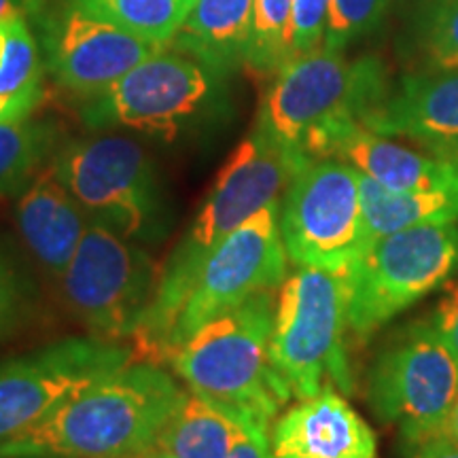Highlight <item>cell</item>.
I'll use <instances>...</instances> for the list:
<instances>
[{
	"instance_id": "9a60e30c",
	"label": "cell",
	"mask_w": 458,
	"mask_h": 458,
	"mask_svg": "<svg viewBox=\"0 0 458 458\" xmlns=\"http://www.w3.org/2000/svg\"><path fill=\"white\" fill-rule=\"evenodd\" d=\"M274 458H376L371 427L335 388L300 399L270 428Z\"/></svg>"
},
{
	"instance_id": "f1b7e54d",
	"label": "cell",
	"mask_w": 458,
	"mask_h": 458,
	"mask_svg": "<svg viewBox=\"0 0 458 458\" xmlns=\"http://www.w3.org/2000/svg\"><path fill=\"white\" fill-rule=\"evenodd\" d=\"M327 15L329 0H293L289 28L291 60L323 47L327 34Z\"/></svg>"
},
{
	"instance_id": "603a6c76",
	"label": "cell",
	"mask_w": 458,
	"mask_h": 458,
	"mask_svg": "<svg viewBox=\"0 0 458 458\" xmlns=\"http://www.w3.org/2000/svg\"><path fill=\"white\" fill-rule=\"evenodd\" d=\"M60 139V125L51 119L0 123V198H20L54 159Z\"/></svg>"
},
{
	"instance_id": "cb8c5ba5",
	"label": "cell",
	"mask_w": 458,
	"mask_h": 458,
	"mask_svg": "<svg viewBox=\"0 0 458 458\" xmlns=\"http://www.w3.org/2000/svg\"><path fill=\"white\" fill-rule=\"evenodd\" d=\"M89 13L147 41L170 45L196 0H71Z\"/></svg>"
},
{
	"instance_id": "4dcf8cb0",
	"label": "cell",
	"mask_w": 458,
	"mask_h": 458,
	"mask_svg": "<svg viewBox=\"0 0 458 458\" xmlns=\"http://www.w3.org/2000/svg\"><path fill=\"white\" fill-rule=\"evenodd\" d=\"M270 428L259 422H244L227 458H274Z\"/></svg>"
},
{
	"instance_id": "4316f807",
	"label": "cell",
	"mask_w": 458,
	"mask_h": 458,
	"mask_svg": "<svg viewBox=\"0 0 458 458\" xmlns=\"http://www.w3.org/2000/svg\"><path fill=\"white\" fill-rule=\"evenodd\" d=\"M420 45L428 72L458 71V0H428L422 13Z\"/></svg>"
},
{
	"instance_id": "1f68e13d",
	"label": "cell",
	"mask_w": 458,
	"mask_h": 458,
	"mask_svg": "<svg viewBox=\"0 0 458 458\" xmlns=\"http://www.w3.org/2000/svg\"><path fill=\"white\" fill-rule=\"evenodd\" d=\"M45 98L43 85L32 89L17 91V94H0V123L20 122L30 117Z\"/></svg>"
},
{
	"instance_id": "2e32d148",
	"label": "cell",
	"mask_w": 458,
	"mask_h": 458,
	"mask_svg": "<svg viewBox=\"0 0 458 458\" xmlns=\"http://www.w3.org/2000/svg\"><path fill=\"white\" fill-rule=\"evenodd\" d=\"M15 232L37 270L57 284L89 227V216L51 168L15 198Z\"/></svg>"
},
{
	"instance_id": "836d02e7",
	"label": "cell",
	"mask_w": 458,
	"mask_h": 458,
	"mask_svg": "<svg viewBox=\"0 0 458 458\" xmlns=\"http://www.w3.org/2000/svg\"><path fill=\"white\" fill-rule=\"evenodd\" d=\"M34 0H0V21L15 13H28Z\"/></svg>"
},
{
	"instance_id": "d6a6232c",
	"label": "cell",
	"mask_w": 458,
	"mask_h": 458,
	"mask_svg": "<svg viewBox=\"0 0 458 458\" xmlns=\"http://www.w3.org/2000/svg\"><path fill=\"white\" fill-rule=\"evenodd\" d=\"M411 458H458V445L448 437H435L416 448Z\"/></svg>"
},
{
	"instance_id": "44dd1931",
	"label": "cell",
	"mask_w": 458,
	"mask_h": 458,
	"mask_svg": "<svg viewBox=\"0 0 458 458\" xmlns=\"http://www.w3.org/2000/svg\"><path fill=\"white\" fill-rule=\"evenodd\" d=\"M244 422L249 420L187 391L159 433L156 448L170 458H227Z\"/></svg>"
},
{
	"instance_id": "7a4b0ae2",
	"label": "cell",
	"mask_w": 458,
	"mask_h": 458,
	"mask_svg": "<svg viewBox=\"0 0 458 458\" xmlns=\"http://www.w3.org/2000/svg\"><path fill=\"white\" fill-rule=\"evenodd\" d=\"M187 388L156 363L111 371L74 391L0 456L134 458L153 448Z\"/></svg>"
},
{
	"instance_id": "30bf717a",
	"label": "cell",
	"mask_w": 458,
	"mask_h": 458,
	"mask_svg": "<svg viewBox=\"0 0 458 458\" xmlns=\"http://www.w3.org/2000/svg\"><path fill=\"white\" fill-rule=\"evenodd\" d=\"M458 397V354L431 320L410 325L377 354L368 376L374 414L411 448L442 437Z\"/></svg>"
},
{
	"instance_id": "7c38bea8",
	"label": "cell",
	"mask_w": 458,
	"mask_h": 458,
	"mask_svg": "<svg viewBox=\"0 0 458 458\" xmlns=\"http://www.w3.org/2000/svg\"><path fill=\"white\" fill-rule=\"evenodd\" d=\"M286 259L278 202L244 221L206 259L172 325L165 360L210 318L263 291H276L286 278Z\"/></svg>"
},
{
	"instance_id": "277c9868",
	"label": "cell",
	"mask_w": 458,
	"mask_h": 458,
	"mask_svg": "<svg viewBox=\"0 0 458 458\" xmlns=\"http://www.w3.org/2000/svg\"><path fill=\"white\" fill-rule=\"evenodd\" d=\"M274 314V291L249 297L204 323L170 354L168 363L189 393L240 420L270 427L293 397L272 365Z\"/></svg>"
},
{
	"instance_id": "6da1fadb",
	"label": "cell",
	"mask_w": 458,
	"mask_h": 458,
	"mask_svg": "<svg viewBox=\"0 0 458 458\" xmlns=\"http://www.w3.org/2000/svg\"><path fill=\"white\" fill-rule=\"evenodd\" d=\"M306 164L310 159L280 147L257 128L240 142L164 263L156 300L134 335L142 359L165 360L172 325L206 259L244 221L266 206L283 202L291 181Z\"/></svg>"
},
{
	"instance_id": "e0dca14e",
	"label": "cell",
	"mask_w": 458,
	"mask_h": 458,
	"mask_svg": "<svg viewBox=\"0 0 458 458\" xmlns=\"http://www.w3.org/2000/svg\"><path fill=\"white\" fill-rule=\"evenodd\" d=\"M382 136H405L431 151L458 142V71L411 74L363 117Z\"/></svg>"
},
{
	"instance_id": "484cf974",
	"label": "cell",
	"mask_w": 458,
	"mask_h": 458,
	"mask_svg": "<svg viewBox=\"0 0 458 458\" xmlns=\"http://www.w3.org/2000/svg\"><path fill=\"white\" fill-rule=\"evenodd\" d=\"M45 57L26 13L7 20V51L0 66V94H17L43 85Z\"/></svg>"
},
{
	"instance_id": "52a82bcc",
	"label": "cell",
	"mask_w": 458,
	"mask_h": 458,
	"mask_svg": "<svg viewBox=\"0 0 458 458\" xmlns=\"http://www.w3.org/2000/svg\"><path fill=\"white\" fill-rule=\"evenodd\" d=\"M346 289L340 272L297 267L280 284L270 357L297 399L323 388L352 393L346 357Z\"/></svg>"
},
{
	"instance_id": "8d00e7d4",
	"label": "cell",
	"mask_w": 458,
	"mask_h": 458,
	"mask_svg": "<svg viewBox=\"0 0 458 458\" xmlns=\"http://www.w3.org/2000/svg\"><path fill=\"white\" fill-rule=\"evenodd\" d=\"M9 20V17H7ZM7 20L0 21V66H3L4 51H7Z\"/></svg>"
},
{
	"instance_id": "d4e9b609",
	"label": "cell",
	"mask_w": 458,
	"mask_h": 458,
	"mask_svg": "<svg viewBox=\"0 0 458 458\" xmlns=\"http://www.w3.org/2000/svg\"><path fill=\"white\" fill-rule=\"evenodd\" d=\"M291 7L293 0H255L253 41L246 68L259 74H276L291 60Z\"/></svg>"
},
{
	"instance_id": "f546056e",
	"label": "cell",
	"mask_w": 458,
	"mask_h": 458,
	"mask_svg": "<svg viewBox=\"0 0 458 458\" xmlns=\"http://www.w3.org/2000/svg\"><path fill=\"white\" fill-rule=\"evenodd\" d=\"M428 320L458 354V278H450L445 283L442 300L437 301Z\"/></svg>"
},
{
	"instance_id": "9c48e42d",
	"label": "cell",
	"mask_w": 458,
	"mask_h": 458,
	"mask_svg": "<svg viewBox=\"0 0 458 458\" xmlns=\"http://www.w3.org/2000/svg\"><path fill=\"white\" fill-rule=\"evenodd\" d=\"M159 274L147 246L89 221L57 286L89 335L119 342L139 331L156 300Z\"/></svg>"
},
{
	"instance_id": "e575fe53",
	"label": "cell",
	"mask_w": 458,
	"mask_h": 458,
	"mask_svg": "<svg viewBox=\"0 0 458 458\" xmlns=\"http://www.w3.org/2000/svg\"><path fill=\"white\" fill-rule=\"evenodd\" d=\"M442 437H448L450 442H454L458 445V397L454 401V408H452L448 416V422H445Z\"/></svg>"
},
{
	"instance_id": "74e56055",
	"label": "cell",
	"mask_w": 458,
	"mask_h": 458,
	"mask_svg": "<svg viewBox=\"0 0 458 458\" xmlns=\"http://www.w3.org/2000/svg\"><path fill=\"white\" fill-rule=\"evenodd\" d=\"M134 458H170V456H168V454H164L162 450H157L156 445H153V448H148L147 452H142V454L134 456Z\"/></svg>"
},
{
	"instance_id": "4fadbf2b",
	"label": "cell",
	"mask_w": 458,
	"mask_h": 458,
	"mask_svg": "<svg viewBox=\"0 0 458 458\" xmlns=\"http://www.w3.org/2000/svg\"><path fill=\"white\" fill-rule=\"evenodd\" d=\"M130 348L94 335L49 342L0 360V445L41 422L74 391L128 365Z\"/></svg>"
},
{
	"instance_id": "ffe728a7",
	"label": "cell",
	"mask_w": 458,
	"mask_h": 458,
	"mask_svg": "<svg viewBox=\"0 0 458 458\" xmlns=\"http://www.w3.org/2000/svg\"><path fill=\"white\" fill-rule=\"evenodd\" d=\"M359 193L368 246L410 227L458 221V187L439 191H394L359 172Z\"/></svg>"
},
{
	"instance_id": "f35d334b",
	"label": "cell",
	"mask_w": 458,
	"mask_h": 458,
	"mask_svg": "<svg viewBox=\"0 0 458 458\" xmlns=\"http://www.w3.org/2000/svg\"><path fill=\"white\" fill-rule=\"evenodd\" d=\"M0 458H54V456H37V454H9V456H0Z\"/></svg>"
},
{
	"instance_id": "3957f363",
	"label": "cell",
	"mask_w": 458,
	"mask_h": 458,
	"mask_svg": "<svg viewBox=\"0 0 458 458\" xmlns=\"http://www.w3.org/2000/svg\"><path fill=\"white\" fill-rule=\"evenodd\" d=\"M386 96L380 60H348L344 51L318 47L274 74L255 128L310 162L327 159L337 136L363 122Z\"/></svg>"
},
{
	"instance_id": "ba28073f",
	"label": "cell",
	"mask_w": 458,
	"mask_h": 458,
	"mask_svg": "<svg viewBox=\"0 0 458 458\" xmlns=\"http://www.w3.org/2000/svg\"><path fill=\"white\" fill-rule=\"evenodd\" d=\"M458 270V225L431 223L394 232L369 244L346 270L348 329L368 337L448 283Z\"/></svg>"
},
{
	"instance_id": "d6986e66",
	"label": "cell",
	"mask_w": 458,
	"mask_h": 458,
	"mask_svg": "<svg viewBox=\"0 0 458 458\" xmlns=\"http://www.w3.org/2000/svg\"><path fill=\"white\" fill-rule=\"evenodd\" d=\"M253 7L255 0H196L170 45L229 77L246 64L253 41Z\"/></svg>"
},
{
	"instance_id": "d590c367",
	"label": "cell",
	"mask_w": 458,
	"mask_h": 458,
	"mask_svg": "<svg viewBox=\"0 0 458 458\" xmlns=\"http://www.w3.org/2000/svg\"><path fill=\"white\" fill-rule=\"evenodd\" d=\"M433 153H435V156H437V157L445 159V162H448V164L452 165V168L456 170V174H458V142H456V145L437 148V151H433Z\"/></svg>"
},
{
	"instance_id": "7402d4cb",
	"label": "cell",
	"mask_w": 458,
	"mask_h": 458,
	"mask_svg": "<svg viewBox=\"0 0 458 458\" xmlns=\"http://www.w3.org/2000/svg\"><path fill=\"white\" fill-rule=\"evenodd\" d=\"M38 270L21 242L0 229V346L26 335L43 317Z\"/></svg>"
},
{
	"instance_id": "5b68a950",
	"label": "cell",
	"mask_w": 458,
	"mask_h": 458,
	"mask_svg": "<svg viewBox=\"0 0 458 458\" xmlns=\"http://www.w3.org/2000/svg\"><path fill=\"white\" fill-rule=\"evenodd\" d=\"M51 168L91 223L147 249L170 236L174 208L156 159L139 140L122 134L71 140L57 148Z\"/></svg>"
},
{
	"instance_id": "83f0119b",
	"label": "cell",
	"mask_w": 458,
	"mask_h": 458,
	"mask_svg": "<svg viewBox=\"0 0 458 458\" xmlns=\"http://www.w3.org/2000/svg\"><path fill=\"white\" fill-rule=\"evenodd\" d=\"M391 0H329L327 49L344 51L348 45L359 41L380 24Z\"/></svg>"
},
{
	"instance_id": "8fae6325",
	"label": "cell",
	"mask_w": 458,
	"mask_h": 458,
	"mask_svg": "<svg viewBox=\"0 0 458 458\" xmlns=\"http://www.w3.org/2000/svg\"><path fill=\"white\" fill-rule=\"evenodd\" d=\"M280 233L297 267L342 272L368 249L359 172L340 159H312L280 202Z\"/></svg>"
},
{
	"instance_id": "ac0fdd59",
	"label": "cell",
	"mask_w": 458,
	"mask_h": 458,
	"mask_svg": "<svg viewBox=\"0 0 458 458\" xmlns=\"http://www.w3.org/2000/svg\"><path fill=\"white\" fill-rule=\"evenodd\" d=\"M394 191H439L458 187V174L442 157H428L352 123L334 140L329 156Z\"/></svg>"
},
{
	"instance_id": "8992f818",
	"label": "cell",
	"mask_w": 458,
	"mask_h": 458,
	"mask_svg": "<svg viewBox=\"0 0 458 458\" xmlns=\"http://www.w3.org/2000/svg\"><path fill=\"white\" fill-rule=\"evenodd\" d=\"M225 77L196 57L165 45L105 91L85 98L81 119L89 130H130L176 140L219 119Z\"/></svg>"
},
{
	"instance_id": "5bb4252c",
	"label": "cell",
	"mask_w": 458,
	"mask_h": 458,
	"mask_svg": "<svg viewBox=\"0 0 458 458\" xmlns=\"http://www.w3.org/2000/svg\"><path fill=\"white\" fill-rule=\"evenodd\" d=\"M43 47L45 71L55 85L85 100L165 45L136 37L68 0L64 13L47 28Z\"/></svg>"
}]
</instances>
